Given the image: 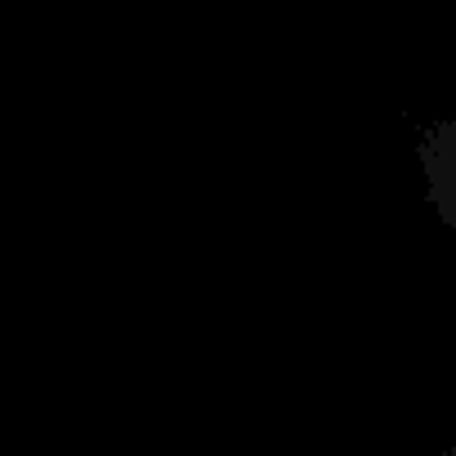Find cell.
<instances>
[{
    "instance_id": "1",
    "label": "cell",
    "mask_w": 456,
    "mask_h": 456,
    "mask_svg": "<svg viewBox=\"0 0 456 456\" xmlns=\"http://www.w3.org/2000/svg\"><path fill=\"white\" fill-rule=\"evenodd\" d=\"M416 161H420L429 210L456 233V117H443V121L420 130Z\"/></svg>"
}]
</instances>
